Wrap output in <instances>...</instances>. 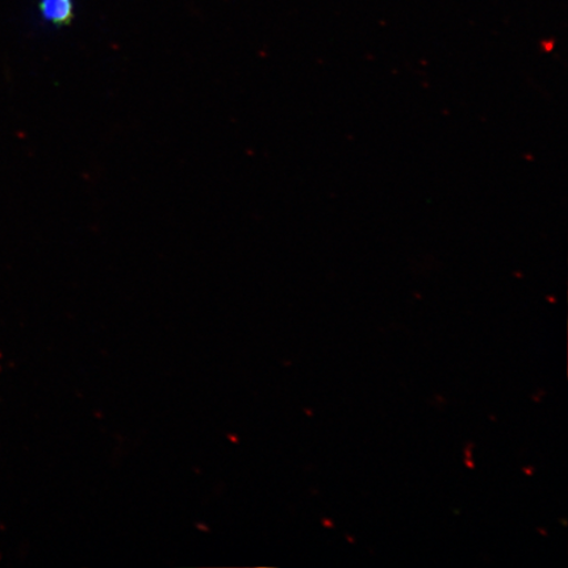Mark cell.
Returning <instances> with one entry per match:
<instances>
[{
    "instance_id": "6da1fadb",
    "label": "cell",
    "mask_w": 568,
    "mask_h": 568,
    "mask_svg": "<svg viewBox=\"0 0 568 568\" xmlns=\"http://www.w3.org/2000/svg\"><path fill=\"white\" fill-rule=\"evenodd\" d=\"M39 9L42 18L59 27L68 26L74 17L73 0H40Z\"/></svg>"
}]
</instances>
